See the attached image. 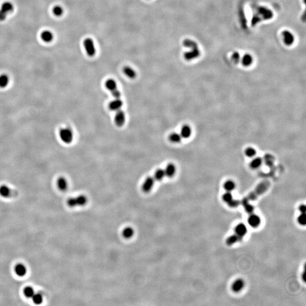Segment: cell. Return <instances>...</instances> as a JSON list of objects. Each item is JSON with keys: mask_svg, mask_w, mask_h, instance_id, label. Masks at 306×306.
Wrapping results in <instances>:
<instances>
[{"mask_svg": "<svg viewBox=\"0 0 306 306\" xmlns=\"http://www.w3.org/2000/svg\"><path fill=\"white\" fill-rule=\"evenodd\" d=\"M270 186H271V182L269 181L268 180L263 181L260 182L255 188V190L252 191L247 197H245V198L249 201H255L260 196L266 192Z\"/></svg>", "mask_w": 306, "mask_h": 306, "instance_id": "cell-1", "label": "cell"}, {"mask_svg": "<svg viewBox=\"0 0 306 306\" xmlns=\"http://www.w3.org/2000/svg\"><path fill=\"white\" fill-rule=\"evenodd\" d=\"M59 136L62 142L66 144L71 143L73 140V132L69 128L61 129L59 132Z\"/></svg>", "mask_w": 306, "mask_h": 306, "instance_id": "cell-2", "label": "cell"}, {"mask_svg": "<svg viewBox=\"0 0 306 306\" xmlns=\"http://www.w3.org/2000/svg\"><path fill=\"white\" fill-rule=\"evenodd\" d=\"M87 202V198L84 195H80L76 197L69 198L67 201V204L70 208H74L77 206L85 205Z\"/></svg>", "mask_w": 306, "mask_h": 306, "instance_id": "cell-3", "label": "cell"}, {"mask_svg": "<svg viewBox=\"0 0 306 306\" xmlns=\"http://www.w3.org/2000/svg\"><path fill=\"white\" fill-rule=\"evenodd\" d=\"M14 10V6L10 2H5L0 9V21H4L8 14Z\"/></svg>", "mask_w": 306, "mask_h": 306, "instance_id": "cell-4", "label": "cell"}, {"mask_svg": "<svg viewBox=\"0 0 306 306\" xmlns=\"http://www.w3.org/2000/svg\"><path fill=\"white\" fill-rule=\"evenodd\" d=\"M83 46L86 52L90 57H93L96 53V49L93 39L90 38H86L83 41Z\"/></svg>", "mask_w": 306, "mask_h": 306, "instance_id": "cell-5", "label": "cell"}, {"mask_svg": "<svg viewBox=\"0 0 306 306\" xmlns=\"http://www.w3.org/2000/svg\"><path fill=\"white\" fill-rule=\"evenodd\" d=\"M115 123L117 127H122L125 121V113L121 109L117 111L115 116Z\"/></svg>", "mask_w": 306, "mask_h": 306, "instance_id": "cell-6", "label": "cell"}, {"mask_svg": "<svg viewBox=\"0 0 306 306\" xmlns=\"http://www.w3.org/2000/svg\"><path fill=\"white\" fill-rule=\"evenodd\" d=\"M261 218L260 217L255 214L253 213L251 214L249 217H248V223L249 225L253 228H257L259 226L261 223Z\"/></svg>", "mask_w": 306, "mask_h": 306, "instance_id": "cell-7", "label": "cell"}, {"mask_svg": "<svg viewBox=\"0 0 306 306\" xmlns=\"http://www.w3.org/2000/svg\"><path fill=\"white\" fill-rule=\"evenodd\" d=\"M154 179L150 176L147 177L145 179L142 186V190L144 192L148 193L152 190L154 184Z\"/></svg>", "mask_w": 306, "mask_h": 306, "instance_id": "cell-8", "label": "cell"}, {"mask_svg": "<svg viewBox=\"0 0 306 306\" xmlns=\"http://www.w3.org/2000/svg\"><path fill=\"white\" fill-rule=\"evenodd\" d=\"M123 105V101L120 99V98H115L114 100L110 101V103H109V107L111 111H117L121 109Z\"/></svg>", "mask_w": 306, "mask_h": 306, "instance_id": "cell-9", "label": "cell"}, {"mask_svg": "<svg viewBox=\"0 0 306 306\" xmlns=\"http://www.w3.org/2000/svg\"><path fill=\"white\" fill-rule=\"evenodd\" d=\"M244 286H245V282L243 279H236L232 284L231 289L234 292L238 293L243 289Z\"/></svg>", "mask_w": 306, "mask_h": 306, "instance_id": "cell-10", "label": "cell"}, {"mask_svg": "<svg viewBox=\"0 0 306 306\" xmlns=\"http://www.w3.org/2000/svg\"><path fill=\"white\" fill-rule=\"evenodd\" d=\"M27 267L23 264H17L14 267V271L19 277H24L27 273Z\"/></svg>", "mask_w": 306, "mask_h": 306, "instance_id": "cell-11", "label": "cell"}, {"mask_svg": "<svg viewBox=\"0 0 306 306\" xmlns=\"http://www.w3.org/2000/svg\"><path fill=\"white\" fill-rule=\"evenodd\" d=\"M248 230L247 226L244 225V223H239L237 225L235 229V234L241 238H243V236L246 235Z\"/></svg>", "mask_w": 306, "mask_h": 306, "instance_id": "cell-12", "label": "cell"}, {"mask_svg": "<svg viewBox=\"0 0 306 306\" xmlns=\"http://www.w3.org/2000/svg\"><path fill=\"white\" fill-rule=\"evenodd\" d=\"M249 201L245 197H244L241 201H240V204L243 206L244 208L245 211L246 213H248L249 214H251L253 213L254 211V208L253 206L249 204Z\"/></svg>", "mask_w": 306, "mask_h": 306, "instance_id": "cell-13", "label": "cell"}, {"mask_svg": "<svg viewBox=\"0 0 306 306\" xmlns=\"http://www.w3.org/2000/svg\"><path fill=\"white\" fill-rule=\"evenodd\" d=\"M164 171L165 176L168 178H172L176 173V167L173 163H169L167 165Z\"/></svg>", "mask_w": 306, "mask_h": 306, "instance_id": "cell-14", "label": "cell"}, {"mask_svg": "<svg viewBox=\"0 0 306 306\" xmlns=\"http://www.w3.org/2000/svg\"><path fill=\"white\" fill-rule=\"evenodd\" d=\"M123 72L126 76L131 79H135L137 76L136 71L130 66H124L123 68Z\"/></svg>", "mask_w": 306, "mask_h": 306, "instance_id": "cell-15", "label": "cell"}, {"mask_svg": "<svg viewBox=\"0 0 306 306\" xmlns=\"http://www.w3.org/2000/svg\"><path fill=\"white\" fill-rule=\"evenodd\" d=\"M180 136L184 138H188L192 135V129L189 125H184L181 128L180 131Z\"/></svg>", "mask_w": 306, "mask_h": 306, "instance_id": "cell-16", "label": "cell"}, {"mask_svg": "<svg viewBox=\"0 0 306 306\" xmlns=\"http://www.w3.org/2000/svg\"><path fill=\"white\" fill-rule=\"evenodd\" d=\"M12 190L6 185L0 186V196L4 198H9L12 195Z\"/></svg>", "mask_w": 306, "mask_h": 306, "instance_id": "cell-17", "label": "cell"}, {"mask_svg": "<svg viewBox=\"0 0 306 306\" xmlns=\"http://www.w3.org/2000/svg\"><path fill=\"white\" fill-rule=\"evenodd\" d=\"M57 184L58 189L61 191H65L68 189V183L66 179L64 177H60L58 179Z\"/></svg>", "mask_w": 306, "mask_h": 306, "instance_id": "cell-18", "label": "cell"}, {"mask_svg": "<svg viewBox=\"0 0 306 306\" xmlns=\"http://www.w3.org/2000/svg\"><path fill=\"white\" fill-rule=\"evenodd\" d=\"M41 38L44 42L50 43L52 42L53 39V34L50 31H44L41 34Z\"/></svg>", "mask_w": 306, "mask_h": 306, "instance_id": "cell-19", "label": "cell"}, {"mask_svg": "<svg viewBox=\"0 0 306 306\" xmlns=\"http://www.w3.org/2000/svg\"><path fill=\"white\" fill-rule=\"evenodd\" d=\"M105 86L107 89L109 90L111 92L117 89L116 82L113 79H109L105 82Z\"/></svg>", "mask_w": 306, "mask_h": 306, "instance_id": "cell-20", "label": "cell"}, {"mask_svg": "<svg viewBox=\"0 0 306 306\" xmlns=\"http://www.w3.org/2000/svg\"><path fill=\"white\" fill-rule=\"evenodd\" d=\"M241 239H242V238L237 235L236 234H235V235H231V236L228 237L227 239H226V243L227 245L230 246V245H232L233 244H235L237 242L239 241Z\"/></svg>", "mask_w": 306, "mask_h": 306, "instance_id": "cell-21", "label": "cell"}, {"mask_svg": "<svg viewBox=\"0 0 306 306\" xmlns=\"http://www.w3.org/2000/svg\"><path fill=\"white\" fill-rule=\"evenodd\" d=\"M263 162L262 158L260 157H256L254 159H252V161L250 162L249 166L252 169H257L261 166Z\"/></svg>", "mask_w": 306, "mask_h": 306, "instance_id": "cell-22", "label": "cell"}, {"mask_svg": "<svg viewBox=\"0 0 306 306\" xmlns=\"http://www.w3.org/2000/svg\"><path fill=\"white\" fill-rule=\"evenodd\" d=\"M235 187H236L235 183L234 181L231 180L226 181L223 184V188L226 190V192H231L233 190H235Z\"/></svg>", "mask_w": 306, "mask_h": 306, "instance_id": "cell-23", "label": "cell"}, {"mask_svg": "<svg viewBox=\"0 0 306 306\" xmlns=\"http://www.w3.org/2000/svg\"><path fill=\"white\" fill-rule=\"evenodd\" d=\"M168 138L171 142L178 143H179L181 141V140L182 139V137H181L179 133L174 132V133H171Z\"/></svg>", "mask_w": 306, "mask_h": 306, "instance_id": "cell-24", "label": "cell"}, {"mask_svg": "<svg viewBox=\"0 0 306 306\" xmlns=\"http://www.w3.org/2000/svg\"><path fill=\"white\" fill-rule=\"evenodd\" d=\"M9 83V78L6 74H1L0 76V87L5 88L8 86Z\"/></svg>", "mask_w": 306, "mask_h": 306, "instance_id": "cell-25", "label": "cell"}, {"mask_svg": "<svg viewBox=\"0 0 306 306\" xmlns=\"http://www.w3.org/2000/svg\"><path fill=\"white\" fill-rule=\"evenodd\" d=\"M134 230L133 229H132V227H127L126 228L123 230V233H122V234H123V236L126 239H130L131 238L132 236H133L134 235Z\"/></svg>", "mask_w": 306, "mask_h": 306, "instance_id": "cell-26", "label": "cell"}, {"mask_svg": "<svg viewBox=\"0 0 306 306\" xmlns=\"http://www.w3.org/2000/svg\"><path fill=\"white\" fill-rule=\"evenodd\" d=\"M35 293V291L32 287L27 286L24 289V294L26 298H31Z\"/></svg>", "mask_w": 306, "mask_h": 306, "instance_id": "cell-27", "label": "cell"}, {"mask_svg": "<svg viewBox=\"0 0 306 306\" xmlns=\"http://www.w3.org/2000/svg\"><path fill=\"white\" fill-rule=\"evenodd\" d=\"M31 298L35 304H40L43 302V295L40 293H35Z\"/></svg>", "mask_w": 306, "mask_h": 306, "instance_id": "cell-28", "label": "cell"}, {"mask_svg": "<svg viewBox=\"0 0 306 306\" xmlns=\"http://www.w3.org/2000/svg\"><path fill=\"white\" fill-rule=\"evenodd\" d=\"M165 176L164 171L163 169H158L154 174V179L157 181L162 180Z\"/></svg>", "mask_w": 306, "mask_h": 306, "instance_id": "cell-29", "label": "cell"}, {"mask_svg": "<svg viewBox=\"0 0 306 306\" xmlns=\"http://www.w3.org/2000/svg\"><path fill=\"white\" fill-rule=\"evenodd\" d=\"M264 160L267 165L268 166L271 167L273 165L275 162V158L273 155L269 154H267L264 156Z\"/></svg>", "mask_w": 306, "mask_h": 306, "instance_id": "cell-30", "label": "cell"}, {"mask_svg": "<svg viewBox=\"0 0 306 306\" xmlns=\"http://www.w3.org/2000/svg\"><path fill=\"white\" fill-rule=\"evenodd\" d=\"M244 153H245V155L248 157V158H253L254 157L256 154V150L253 148V147H249L248 148H247L245 150V151H244Z\"/></svg>", "mask_w": 306, "mask_h": 306, "instance_id": "cell-31", "label": "cell"}, {"mask_svg": "<svg viewBox=\"0 0 306 306\" xmlns=\"http://www.w3.org/2000/svg\"><path fill=\"white\" fill-rule=\"evenodd\" d=\"M53 13L56 17H60L64 13L63 8L59 5H56L53 8Z\"/></svg>", "mask_w": 306, "mask_h": 306, "instance_id": "cell-32", "label": "cell"}, {"mask_svg": "<svg viewBox=\"0 0 306 306\" xmlns=\"http://www.w3.org/2000/svg\"><path fill=\"white\" fill-rule=\"evenodd\" d=\"M222 200L227 204L233 199V194L230 192H226L222 196Z\"/></svg>", "mask_w": 306, "mask_h": 306, "instance_id": "cell-33", "label": "cell"}, {"mask_svg": "<svg viewBox=\"0 0 306 306\" xmlns=\"http://www.w3.org/2000/svg\"><path fill=\"white\" fill-rule=\"evenodd\" d=\"M298 222L299 225L305 226L306 224V216L305 213H301L298 217Z\"/></svg>", "mask_w": 306, "mask_h": 306, "instance_id": "cell-34", "label": "cell"}, {"mask_svg": "<svg viewBox=\"0 0 306 306\" xmlns=\"http://www.w3.org/2000/svg\"><path fill=\"white\" fill-rule=\"evenodd\" d=\"M227 205H229V207L232 208H237L238 206H239V205H240V201L233 199L231 201L227 204Z\"/></svg>", "mask_w": 306, "mask_h": 306, "instance_id": "cell-35", "label": "cell"}, {"mask_svg": "<svg viewBox=\"0 0 306 306\" xmlns=\"http://www.w3.org/2000/svg\"><path fill=\"white\" fill-rule=\"evenodd\" d=\"M112 95H113V97H114L115 98H120V97H121V93H120V91L119 90L117 89L116 90L113 91L112 92H111Z\"/></svg>", "mask_w": 306, "mask_h": 306, "instance_id": "cell-36", "label": "cell"}, {"mask_svg": "<svg viewBox=\"0 0 306 306\" xmlns=\"http://www.w3.org/2000/svg\"><path fill=\"white\" fill-rule=\"evenodd\" d=\"M251 62V58L250 57H245L244 58V64L245 65H248Z\"/></svg>", "mask_w": 306, "mask_h": 306, "instance_id": "cell-37", "label": "cell"}, {"mask_svg": "<svg viewBox=\"0 0 306 306\" xmlns=\"http://www.w3.org/2000/svg\"><path fill=\"white\" fill-rule=\"evenodd\" d=\"M299 209V211H300V213H306V205H304V204L300 205Z\"/></svg>", "mask_w": 306, "mask_h": 306, "instance_id": "cell-38", "label": "cell"}, {"mask_svg": "<svg viewBox=\"0 0 306 306\" xmlns=\"http://www.w3.org/2000/svg\"><path fill=\"white\" fill-rule=\"evenodd\" d=\"M302 279L304 281H305V280H306V273H305V271H304V273H303Z\"/></svg>", "mask_w": 306, "mask_h": 306, "instance_id": "cell-39", "label": "cell"}]
</instances>
